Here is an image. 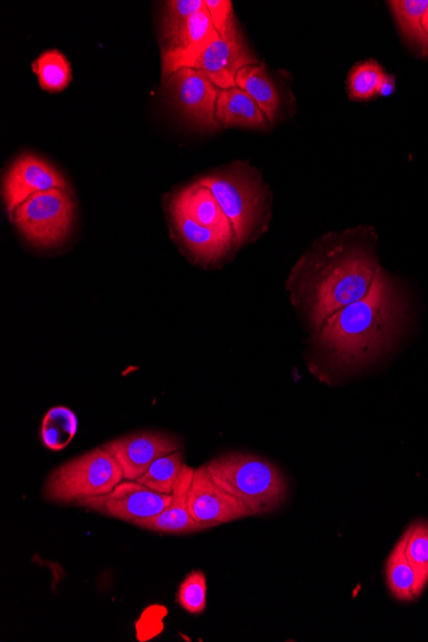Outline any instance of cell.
I'll list each match as a JSON object with an SVG mask.
<instances>
[{"label":"cell","mask_w":428,"mask_h":642,"mask_svg":"<svg viewBox=\"0 0 428 642\" xmlns=\"http://www.w3.org/2000/svg\"><path fill=\"white\" fill-rule=\"evenodd\" d=\"M103 447L120 464L124 479L136 482L155 460L180 451L182 443L167 433L143 431L108 441Z\"/></svg>","instance_id":"8fae6325"},{"label":"cell","mask_w":428,"mask_h":642,"mask_svg":"<svg viewBox=\"0 0 428 642\" xmlns=\"http://www.w3.org/2000/svg\"><path fill=\"white\" fill-rule=\"evenodd\" d=\"M185 466L184 455L180 451L163 455L155 460L136 482L150 487L155 492L171 495Z\"/></svg>","instance_id":"7402d4cb"},{"label":"cell","mask_w":428,"mask_h":642,"mask_svg":"<svg viewBox=\"0 0 428 642\" xmlns=\"http://www.w3.org/2000/svg\"><path fill=\"white\" fill-rule=\"evenodd\" d=\"M206 8L205 0H173L167 3V12L163 20V38L168 41L184 23L194 14Z\"/></svg>","instance_id":"4316f807"},{"label":"cell","mask_w":428,"mask_h":642,"mask_svg":"<svg viewBox=\"0 0 428 642\" xmlns=\"http://www.w3.org/2000/svg\"><path fill=\"white\" fill-rule=\"evenodd\" d=\"M237 87L244 90L260 106L267 120L275 121L279 107V96L263 65L241 68L237 76Z\"/></svg>","instance_id":"d6986e66"},{"label":"cell","mask_w":428,"mask_h":642,"mask_svg":"<svg viewBox=\"0 0 428 642\" xmlns=\"http://www.w3.org/2000/svg\"><path fill=\"white\" fill-rule=\"evenodd\" d=\"M171 495L155 492L138 482L121 483L111 492L77 502L76 506L95 510L116 520L134 523L163 512Z\"/></svg>","instance_id":"ba28073f"},{"label":"cell","mask_w":428,"mask_h":642,"mask_svg":"<svg viewBox=\"0 0 428 642\" xmlns=\"http://www.w3.org/2000/svg\"><path fill=\"white\" fill-rule=\"evenodd\" d=\"M425 27H426V33L428 35V12L426 14V20H425Z\"/></svg>","instance_id":"f546056e"},{"label":"cell","mask_w":428,"mask_h":642,"mask_svg":"<svg viewBox=\"0 0 428 642\" xmlns=\"http://www.w3.org/2000/svg\"><path fill=\"white\" fill-rule=\"evenodd\" d=\"M53 189L68 190L64 176L48 162L25 154L15 159L4 177L2 192L6 210L13 215L30 197Z\"/></svg>","instance_id":"7c38bea8"},{"label":"cell","mask_w":428,"mask_h":642,"mask_svg":"<svg viewBox=\"0 0 428 642\" xmlns=\"http://www.w3.org/2000/svg\"><path fill=\"white\" fill-rule=\"evenodd\" d=\"M79 421L76 414L66 407H54L45 414L42 424V440L51 451L59 452L74 440Z\"/></svg>","instance_id":"44dd1931"},{"label":"cell","mask_w":428,"mask_h":642,"mask_svg":"<svg viewBox=\"0 0 428 642\" xmlns=\"http://www.w3.org/2000/svg\"><path fill=\"white\" fill-rule=\"evenodd\" d=\"M213 192L233 229V243L241 245L252 235L264 211V195L251 177L228 173L198 181Z\"/></svg>","instance_id":"8992f818"},{"label":"cell","mask_w":428,"mask_h":642,"mask_svg":"<svg viewBox=\"0 0 428 642\" xmlns=\"http://www.w3.org/2000/svg\"><path fill=\"white\" fill-rule=\"evenodd\" d=\"M193 475L194 469L185 466L173 494H171L167 508L158 516L147 518V520H139L134 524L144 530L174 533V535L206 530L204 525L193 520L189 512V490Z\"/></svg>","instance_id":"5bb4252c"},{"label":"cell","mask_w":428,"mask_h":642,"mask_svg":"<svg viewBox=\"0 0 428 642\" xmlns=\"http://www.w3.org/2000/svg\"><path fill=\"white\" fill-rule=\"evenodd\" d=\"M216 118L224 128H262L266 126L267 118L254 100L240 88L220 91L217 100Z\"/></svg>","instance_id":"e0dca14e"},{"label":"cell","mask_w":428,"mask_h":642,"mask_svg":"<svg viewBox=\"0 0 428 642\" xmlns=\"http://www.w3.org/2000/svg\"><path fill=\"white\" fill-rule=\"evenodd\" d=\"M395 89V79L392 75H385L383 82L380 85L378 95L380 97H388L393 95Z\"/></svg>","instance_id":"f1b7e54d"},{"label":"cell","mask_w":428,"mask_h":642,"mask_svg":"<svg viewBox=\"0 0 428 642\" xmlns=\"http://www.w3.org/2000/svg\"><path fill=\"white\" fill-rule=\"evenodd\" d=\"M39 85L50 92L65 90L73 80L72 65L59 51L44 52L34 62Z\"/></svg>","instance_id":"603a6c76"},{"label":"cell","mask_w":428,"mask_h":642,"mask_svg":"<svg viewBox=\"0 0 428 642\" xmlns=\"http://www.w3.org/2000/svg\"><path fill=\"white\" fill-rule=\"evenodd\" d=\"M178 605L190 615H201L207 607V578L204 572L193 571L177 593Z\"/></svg>","instance_id":"484cf974"},{"label":"cell","mask_w":428,"mask_h":642,"mask_svg":"<svg viewBox=\"0 0 428 642\" xmlns=\"http://www.w3.org/2000/svg\"><path fill=\"white\" fill-rule=\"evenodd\" d=\"M407 555L417 572L418 594L428 584V522H416L409 528Z\"/></svg>","instance_id":"d4e9b609"},{"label":"cell","mask_w":428,"mask_h":642,"mask_svg":"<svg viewBox=\"0 0 428 642\" xmlns=\"http://www.w3.org/2000/svg\"><path fill=\"white\" fill-rule=\"evenodd\" d=\"M123 478L120 464L100 446L52 471L44 486V497L61 505H77L85 499L103 497Z\"/></svg>","instance_id":"277c9868"},{"label":"cell","mask_w":428,"mask_h":642,"mask_svg":"<svg viewBox=\"0 0 428 642\" xmlns=\"http://www.w3.org/2000/svg\"><path fill=\"white\" fill-rule=\"evenodd\" d=\"M206 467L215 482L251 510L252 516L274 512L287 497L283 472L261 456L231 453L217 456Z\"/></svg>","instance_id":"3957f363"},{"label":"cell","mask_w":428,"mask_h":642,"mask_svg":"<svg viewBox=\"0 0 428 642\" xmlns=\"http://www.w3.org/2000/svg\"><path fill=\"white\" fill-rule=\"evenodd\" d=\"M378 268L376 258L360 247L333 250L318 263L307 280L314 326L321 329L333 313L367 296Z\"/></svg>","instance_id":"7a4b0ae2"},{"label":"cell","mask_w":428,"mask_h":642,"mask_svg":"<svg viewBox=\"0 0 428 642\" xmlns=\"http://www.w3.org/2000/svg\"><path fill=\"white\" fill-rule=\"evenodd\" d=\"M217 33H221L233 18L232 3L229 0H205Z\"/></svg>","instance_id":"83f0119b"},{"label":"cell","mask_w":428,"mask_h":642,"mask_svg":"<svg viewBox=\"0 0 428 642\" xmlns=\"http://www.w3.org/2000/svg\"><path fill=\"white\" fill-rule=\"evenodd\" d=\"M190 217L191 220L201 226L211 229L233 243V229L228 215L213 196V192L199 182L185 189L178 195L174 202Z\"/></svg>","instance_id":"9a60e30c"},{"label":"cell","mask_w":428,"mask_h":642,"mask_svg":"<svg viewBox=\"0 0 428 642\" xmlns=\"http://www.w3.org/2000/svg\"><path fill=\"white\" fill-rule=\"evenodd\" d=\"M75 203L67 190L37 192L14 211L12 219L31 244L51 247L64 242L72 230Z\"/></svg>","instance_id":"5b68a950"},{"label":"cell","mask_w":428,"mask_h":642,"mask_svg":"<svg viewBox=\"0 0 428 642\" xmlns=\"http://www.w3.org/2000/svg\"><path fill=\"white\" fill-rule=\"evenodd\" d=\"M218 35L207 8L194 14L168 38L162 51L163 80L183 68H196L201 54Z\"/></svg>","instance_id":"4fadbf2b"},{"label":"cell","mask_w":428,"mask_h":642,"mask_svg":"<svg viewBox=\"0 0 428 642\" xmlns=\"http://www.w3.org/2000/svg\"><path fill=\"white\" fill-rule=\"evenodd\" d=\"M388 5L398 21L403 35L424 56H428V35L425 27L428 0H392Z\"/></svg>","instance_id":"ffe728a7"},{"label":"cell","mask_w":428,"mask_h":642,"mask_svg":"<svg viewBox=\"0 0 428 642\" xmlns=\"http://www.w3.org/2000/svg\"><path fill=\"white\" fill-rule=\"evenodd\" d=\"M403 312L398 290L380 267L367 296L329 317L318 339L334 361L364 365L392 343Z\"/></svg>","instance_id":"6da1fadb"},{"label":"cell","mask_w":428,"mask_h":642,"mask_svg":"<svg viewBox=\"0 0 428 642\" xmlns=\"http://www.w3.org/2000/svg\"><path fill=\"white\" fill-rule=\"evenodd\" d=\"M409 529L395 545L386 563V582L395 599L410 601L419 597L418 577L407 555Z\"/></svg>","instance_id":"ac0fdd59"},{"label":"cell","mask_w":428,"mask_h":642,"mask_svg":"<svg viewBox=\"0 0 428 642\" xmlns=\"http://www.w3.org/2000/svg\"><path fill=\"white\" fill-rule=\"evenodd\" d=\"M189 512L205 529L253 517L243 502L218 485L206 464L194 469L189 490Z\"/></svg>","instance_id":"9c48e42d"},{"label":"cell","mask_w":428,"mask_h":642,"mask_svg":"<svg viewBox=\"0 0 428 642\" xmlns=\"http://www.w3.org/2000/svg\"><path fill=\"white\" fill-rule=\"evenodd\" d=\"M167 87L178 108L200 129L220 128L216 118L221 89L197 68H183L168 77Z\"/></svg>","instance_id":"30bf717a"},{"label":"cell","mask_w":428,"mask_h":642,"mask_svg":"<svg viewBox=\"0 0 428 642\" xmlns=\"http://www.w3.org/2000/svg\"><path fill=\"white\" fill-rule=\"evenodd\" d=\"M385 75L377 62L367 60L356 65L349 75L350 98L367 100L377 96Z\"/></svg>","instance_id":"cb8c5ba5"},{"label":"cell","mask_w":428,"mask_h":642,"mask_svg":"<svg viewBox=\"0 0 428 642\" xmlns=\"http://www.w3.org/2000/svg\"><path fill=\"white\" fill-rule=\"evenodd\" d=\"M256 65V58L244 42L235 19H231L228 26L218 33L215 41L201 54L196 66L204 73L218 89L237 87V76L241 68Z\"/></svg>","instance_id":"52a82bcc"},{"label":"cell","mask_w":428,"mask_h":642,"mask_svg":"<svg viewBox=\"0 0 428 642\" xmlns=\"http://www.w3.org/2000/svg\"><path fill=\"white\" fill-rule=\"evenodd\" d=\"M174 219L178 234L196 257L204 262H215L223 257L232 242L218 232L201 226L190 219L180 207L174 204Z\"/></svg>","instance_id":"2e32d148"}]
</instances>
